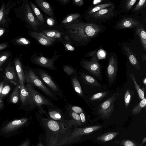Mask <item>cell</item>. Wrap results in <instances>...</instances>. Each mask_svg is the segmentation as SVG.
I'll list each match as a JSON object with an SVG mask.
<instances>
[{
	"instance_id": "6da1fadb",
	"label": "cell",
	"mask_w": 146,
	"mask_h": 146,
	"mask_svg": "<svg viewBox=\"0 0 146 146\" xmlns=\"http://www.w3.org/2000/svg\"><path fill=\"white\" fill-rule=\"evenodd\" d=\"M63 26L67 41L77 47L86 46L106 29L102 25L84 22L80 18Z\"/></svg>"
},
{
	"instance_id": "7a4b0ae2",
	"label": "cell",
	"mask_w": 146,
	"mask_h": 146,
	"mask_svg": "<svg viewBox=\"0 0 146 146\" xmlns=\"http://www.w3.org/2000/svg\"><path fill=\"white\" fill-rule=\"evenodd\" d=\"M15 16L23 21L29 29L36 31L40 25L34 15L28 0H19L14 9Z\"/></svg>"
},
{
	"instance_id": "3957f363",
	"label": "cell",
	"mask_w": 146,
	"mask_h": 146,
	"mask_svg": "<svg viewBox=\"0 0 146 146\" xmlns=\"http://www.w3.org/2000/svg\"><path fill=\"white\" fill-rule=\"evenodd\" d=\"M25 82L35 87L46 95L51 99L58 101L57 97L47 87L42 81L35 73L33 69L28 66H24Z\"/></svg>"
},
{
	"instance_id": "277c9868",
	"label": "cell",
	"mask_w": 146,
	"mask_h": 146,
	"mask_svg": "<svg viewBox=\"0 0 146 146\" xmlns=\"http://www.w3.org/2000/svg\"><path fill=\"white\" fill-rule=\"evenodd\" d=\"M33 70L44 84L55 95L64 101L66 100L63 91L50 74L45 70L40 68L33 69Z\"/></svg>"
},
{
	"instance_id": "5b68a950",
	"label": "cell",
	"mask_w": 146,
	"mask_h": 146,
	"mask_svg": "<svg viewBox=\"0 0 146 146\" xmlns=\"http://www.w3.org/2000/svg\"><path fill=\"white\" fill-rule=\"evenodd\" d=\"M25 88L30 94L35 104V108L40 113H45L44 106H56L51 101L42 95L31 84L26 83Z\"/></svg>"
},
{
	"instance_id": "8992f818",
	"label": "cell",
	"mask_w": 146,
	"mask_h": 146,
	"mask_svg": "<svg viewBox=\"0 0 146 146\" xmlns=\"http://www.w3.org/2000/svg\"><path fill=\"white\" fill-rule=\"evenodd\" d=\"M116 14L114 6L102 9L86 17L88 22L101 23L110 20Z\"/></svg>"
},
{
	"instance_id": "52a82bcc",
	"label": "cell",
	"mask_w": 146,
	"mask_h": 146,
	"mask_svg": "<svg viewBox=\"0 0 146 146\" xmlns=\"http://www.w3.org/2000/svg\"><path fill=\"white\" fill-rule=\"evenodd\" d=\"M60 56V54H54L52 57L48 58L44 56L42 54H34L30 59L31 62L33 64L51 70L57 71L58 69L54 65V62Z\"/></svg>"
},
{
	"instance_id": "ba28073f",
	"label": "cell",
	"mask_w": 146,
	"mask_h": 146,
	"mask_svg": "<svg viewBox=\"0 0 146 146\" xmlns=\"http://www.w3.org/2000/svg\"><path fill=\"white\" fill-rule=\"evenodd\" d=\"M16 5V2L13 0H9L7 2L1 1L0 7V27L9 28L12 21L9 16V13Z\"/></svg>"
},
{
	"instance_id": "9c48e42d",
	"label": "cell",
	"mask_w": 146,
	"mask_h": 146,
	"mask_svg": "<svg viewBox=\"0 0 146 146\" xmlns=\"http://www.w3.org/2000/svg\"><path fill=\"white\" fill-rule=\"evenodd\" d=\"M20 96L21 105L18 109L27 111L35 110L36 108L35 103L30 94L25 88V85L21 86Z\"/></svg>"
},
{
	"instance_id": "30bf717a",
	"label": "cell",
	"mask_w": 146,
	"mask_h": 146,
	"mask_svg": "<svg viewBox=\"0 0 146 146\" xmlns=\"http://www.w3.org/2000/svg\"><path fill=\"white\" fill-rule=\"evenodd\" d=\"M80 63L82 67L90 73L98 78L100 77V66L96 55L93 56L90 60L82 59Z\"/></svg>"
},
{
	"instance_id": "8fae6325",
	"label": "cell",
	"mask_w": 146,
	"mask_h": 146,
	"mask_svg": "<svg viewBox=\"0 0 146 146\" xmlns=\"http://www.w3.org/2000/svg\"><path fill=\"white\" fill-rule=\"evenodd\" d=\"M117 94H113L102 102L98 107V113L103 118H109L114 110V104L116 100Z\"/></svg>"
},
{
	"instance_id": "7c38bea8",
	"label": "cell",
	"mask_w": 146,
	"mask_h": 146,
	"mask_svg": "<svg viewBox=\"0 0 146 146\" xmlns=\"http://www.w3.org/2000/svg\"><path fill=\"white\" fill-rule=\"evenodd\" d=\"M3 74L2 75L7 79L13 83L15 86H20L18 77L14 64L11 62H8L3 67Z\"/></svg>"
},
{
	"instance_id": "4fadbf2b",
	"label": "cell",
	"mask_w": 146,
	"mask_h": 146,
	"mask_svg": "<svg viewBox=\"0 0 146 146\" xmlns=\"http://www.w3.org/2000/svg\"><path fill=\"white\" fill-rule=\"evenodd\" d=\"M28 120L27 118H23L10 121L2 128V131L5 134L13 132L19 129L27 122Z\"/></svg>"
},
{
	"instance_id": "5bb4252c",
	"label": "cell",
	"mask_w": 146,
	"mask_h": 146,
	"mask_svg": "<svg viewBox=\"0 0 146 146\" xmlns=\"http://www.w3.org/2000/svg\"><path fill=\"white\" fill-rule=\"evenodd\" d=\"M28 33L31 37L35 39L39 44L43 46H49L56 42L55 40L48 37L40 32L29 30Z\"/></svg>"
},
{
	"instance_id": "9a60e30c",
	"label": "cell",
	"mask_w": 146,
	"mask_h": 146,
	"mask_svg": "<svg viewBox=\"0 0 146 146\" xmlns=\"http://www.w3.org/2000/svg\"><path fill=\"white\" fill-rule=\"evenodd\" d=\"M141 23L138 20L131 17H124L119 20L116 23L115 28L117 29L132 28L137 27Z\"/></svg>"
},
{
	"instance_id": "2e32d148",
	"label": "cell",
	"mask_w": 146,
	"mask_h": 146,
	"mask_svg": "<svg viewBox=\"0 0 146 146\" xmlns=\"http://www.w3.org/2000/svg\"><path fill=\"white\" fill-rule=\"evenodd\" d=\"M117 62L116 58L114 55L110 57L107 68V72L109 81L112 82L117 74Z\"/></svg>"
},
{
	"instance_id": "e0dca14e",
	"label": "cell",
	"mask_w": 146,
	"mask_h": 146,
	"mask_svg": "<svg viewBox=\"0 0 146 146\" xmlns=\"http://www.w3.org/2000/svg\"><path fill=\"white\" fill-rule=\"evenodd\" d=\"M40 33L50 38L55 40L57 42H62L65 40V33L56 29L43 30Z\"/></svg>"
},
{
	"instance_id": "ac0fdd59",
	"label": "cell",
	"mask_w": 146,
	"mask_h": 146,
	"mask_svg": "<svg viewBox=\"0 0 146 146\" xmlns=\"http://www.w3.org/2000/svg\"><path fill=\"white\" fill-rule=\"evenodd\" d=\"M13 64L18 77L20 86H25V75L24 67L21 58L18 57H15L13 60Z\"/></svg>"
},
{
	"instance_id": "d6986e66",
	"label": "cell",
	"mask_w": 146,
	"mask_h": 146,
	"mask_svg": "<svg viewBox=\"0 0 146 146\" xmlns=\"http://www.w3.org/2000/svg\"><path fill=\"white\" fill-rule=\"evenodd\" d=\"M34 2L40 9L48 17L54 18V15L50 4L44 0H35Z\"/></svg>"
},
{
	"instance_id": "ffe728a7",
	"label": "cell",
	"mask_w": 146,
	"mask_h": 146,
	"mask_svg": "<svg viewBox=\"0 0 146 146\" xmlns=\"http://www.w3.org/2000/svg\"><path fill=\"white\" fill-rule=\"evenodd\" d=\"M124 49L131 63L137 70L140 68L139 63L138 59L131 50L128 47L125 46Z\"/></svg>"
},
{
	"instance_id": "44dd1931",
	"label": "cell",
	"mask_w": 146,
	"mask_h": 146,
	"mask_svg": "<svg viewBox=\"0 0 146 146\" xmlns=\"http://www.w3.org/2000/svg\"><path fill=\"white\" fill-rule=\"evenodd\" d=\"M136 33L138 36L143 49L146 50V32L142 24L136 27Z\"/></svg>"
},
{
	"instance_id": "7402d4cb",
	"label": "cell",
	"mask_w": 146,
	"mask_h": 146,
	"mask_svg": "<svg viewBox=\"0 0 146 146\" xmlns=\"http://www.w3.org/2000/svg\"><path fill=\"white\" fill-rule=\"evenodd\" d=\"M48 113L52 118L56 120L60 119L62 117V111L56 106H47Z\"/></svg>"
},
{
	"instance_id": "603a6c76",
	"label": "cell",
	"mask_w": 146,
	"mask_h": 146,
	"mask_svg": "<svg viewBox=\"0 0 146 146\" xmlns=\"http://www.w3.org/2000/svg\"><path fill=\"white\" fill-rule=\"evenodd\" d=\"M77 76L76 72L71 76L70 77L71 82L75 92L80 96L82 97L83 96V92Z\"/></svg>"
},
{
	"instance_id": "cb8c5ba5",
	"label": "cell",
	"mask_w": 146,
	"mask_h": 146,
	"mask_svg": "<svg viewBox=\"0 0 146 146\" xmlns=\"http://www.w3.org/2000/svg\"><path fill=\"white\" fill-rule=\"evenodd\" d=\"M113 6H114V4L111 3L99 4L93 7L88 9L85 14V17L86 18L90 15L102 9Z\"/></svg>"
},
{
	"instance_id": "d4e9b609",
	"label": "cell",
	"mask_w": 146,
	"mask_h": 146,
	"mask_svg": "<svg viewBox=\"0 0 146 146\" xmlns=\"http://www.w3.org/2000/svg\"><path fill=\"white\" fill-rule=\"evenodd\" d=\"M29 3L34 15L39 22L40 25H42L44 22V19L42 14L34 3L31 1Z\"/></svg>"
},
{
	"instance_id": "484cf974",
	"label": "cell",
	"mask_w": 146,
	"mask_h": 146,
	"mask_svg": "<svg viewBox=\"0 0 146 146\" xmlns=\"http://www.w3.org/2000/svg\"><path fill=\"white\" fill-rule=\"evenodd\" d=\"M80 77L83 82L87 84L92 86H100V85L99 83L94 78L90 76L81 73Z\"/></svg>"
},
{
	"instance_id": "4316f807",
	"label": "cell",
	"mask_w": 146,
	"mask_h": 146,
	"mask_svg": "<svg viewBox=\"0 0 146 146\" xmlns=\"http://www.w3.org/2000/svg\"><path fill=\"white\" fill-rule=\"evenodd\" d=\"M20 85L15 86L9 96V102L10 103L16 104L18 102L20 99Z\"/></svg>"
},
{
	"instance_id": "83f0119b",
	"label": "cell",
	"mask_w": 146,
	"mask_h": 146,
	"mask_svg": "<svg viewBox=\"0 0 146 146\" xmlns=\"http://www.w3.org/2000/svg\"><path fill=\"white\" fill-rule=\"evenodd\" d=\"M10 42L13 45L19 46H28L31 43L29 40L21 36H18L14 38L11 40Z\"/></svg>"
},
{
	"instance_id": "f1b7e54d",
	"label": "cell",
	"mask_w": 146,
	"mask_h": 146,
	"mask_svg": "<svg viewBox=\"0 0 146 146\" xmlns=\"http://www.w3.org/2000/svg\"><path fill=\"white\" fill-rule=\"evenodd\" d=\"M119 133L117 132H109L98 136L96 139L97 140L103 142H106L114 139Z\"/></svg>"
},
{
	"instance_id": "f546056e",
	"label": "cell",
	"mask_w": 146,
	"mask_h": 146,
	"mask_svg": "<svg viewBox=\"0 0 146 146\" xmlns=\"http://www.w3.org/2000/svg\"><path fill=\"white\" fill-rule=\"evenodd\" d=\"M80 14L78 13H71L68 15L60 23L63 25L70 23L72 21L80 19Z\"/></svg>"
},
{
	"instance_id": "4dcf8cb0",
	"label": "cell",
	"mask_w": 146,
	"mask_h": 146,
	"mask_svg": "<svg viewBox=\"0 0 146 146\" xmlns=\"http://www.w3.org/2000/svg\"><path fill=\"white\" fill-rule=\"evenodd\" d=\"M12 52L6 50L0 53V71H2L5 63L11 55Z\"/></svg>"
},
{
	"instance_id": "1f68e13d",
	"label": "cell",
	"mask_w": 146,
	"mask_h": 146,
	"mask_svg": "<svg viewBox=\"0 0 146 146\" xmlns=\"http://www.w3.org/2000/svg\"><path fill=\"white\" fill-rule=\"evenodd\" d=\"M12 84L14 85L10 81H7L4 86L0 94V98L3 100L5 97L9 94L12 88L11 86Z\"/></svg>"
},
{
	"instance_id": "d6a6232c",
	"label": "cell",
	"mask_w": 146,
	"mask_h": 146,
	"mask_svg": "<svg viewBox=\"0 0 146 146\" xmlns=\"http://www.w3.org/2000/svg\"><path fill=\"white\" fill-rule=\"evenodd\" d=\"M129 76L133 82L139 97L142 100L145 98L144 92L141 89L139 86L137 84L133 74L132 73H130L129 74Z\"/></svg>"
},
{
	"instance_id": "836d02e7",
	"label": "cell",
	"mask_w": 146,
	"mask_h": 146,
	"mask_svg": "<svg viewBox=\"0 0 146 146\" xmlns=\"http://www.w3.org/2000/svg\"><path fill=\"white\" fill-rule=\"evenodd\" d=\"M146 105V99L145 97L132 109V113L135 115L139 113L141 110L145 107Z\"/></svg>"
},
{
	"instance_id": "e575fe53",
	"label": "cell",
	"mask_w": 146,
	"mask_h": 146,
	"mask_svg": "<svg viewBox=\"0 0 146 146\" xmlns=\"http://www.w3.org/2000/svg\"><path fill=\"white\" fill-rule=\"evenodd\" d=\"M108 93L106 92H100L93 94L90 98L91 101L98 100L102 99Z\"/></svg>"
},
{
	"instance_id": "d590c367",
	"label": "cell",
	"mask_w": 146,
	"mask_h": 146,
	"mask_svg": "<svg viewBox=\"0 0 146 146\" xmlns=\"http://www.w3.org/2000/svg\"><path fill=\"white\" fill-rule=\"evenodd\" d=\"M63 68L64 73L68 76H72L76 72V70L70 66L63 65Z\"/></svg>"
},
{
	"instance_id": "8d00e7d4",
	"label": "cell",
	"mask_w": 146,
	"mask_h": 146,
	"mask_svg": "<svg viewBox=\"0 0 146 146\" xmlns=\"http://www.w3.org/2000/svg\"><path fill=\"white\" fill-rule=\"evenodd\" d=\"M47 126L49 128L53 131L58 130L59 129L58 123L53 120H48L47 122Z\"/></svg>"
},
{
	"instance_id": "74e56055",
	"label": "cell",
	"mask_w": 146,
	"mask_h": 146,
	"mask_svg": "<svg viewBox=\"0 0 146 146\" xmlns=\"http://www.w3.org/2000/svg\"><path fill=\"white\" fill-rule=\"evenodd\" d=\"M66 109L69 110H71L77 114L83 113L82 109L80 107L70 105H68L66 106Z\"/></svg>"
},
{
	"instance_id": "f35d334b",
	"label": "cell",
	"mask_w": 146,
	"mask_h": 146,
	"mask_svg": "<svg viewBox=\"0 0 146 146\" xmlns=\"http://www.w3.org/2000/svg\"><path fill=\"white\" fill-rule=\"evenodd\" d=\"M62 43L64 45L65 50L70 51L75 50L74 46L70 41L64 40Z\"/></svg>"
},
{
	"instance_id": "ab89813d",
	"label": "cell",
	"mask_w": 146,
	"mask_h": 146,
	"mask_svg": "<svg viewBox=\"0 0 146 146\" xmlns=\"http://www.w3.org/2000/svg\"><path fill=\"white\" fill-rule=\"evenodd\" d=\"M146 0H140L134 8L133 11H138L144 8L146 6Z\"/></svg>"
},
{
	"instance_id": "60d3db41",
	"label": "cell",
	"mask_w": 146,
	"mask_h": 146,
	"mask_svg": "<svg viewBox=\"0 0 146 146\" xmlns=\"http://www.w3.org/2000/svg\"><path fill=\"white\" fill-rule=\"evenodd\" d=\"M131 98V95L129 91L127 89L125 93L124 97V100L125 105L126 108L129 106Z\"/></svg>"
},
{
	"instance_id": "b9f144b4",
	"label": "cell",
	"mask_w": 146,
	"mask_h": 146,
	"mask_svg": "<svg viewBox=\"0 0 146 146\" xmlns=\"http://www.w3.org/2000/svg\"><path fill=\"white\" fill-rule=\"evenodd\" d=\"M136 1V0H126L125 7V9L127 10H130Z\"/></svg>"
},
{
	"instance_id": "7bdbcfd3",
	"label": "cell",
	"mask_w": 146,
	"mask_h": 146,
	"mask_svg": "<svg viewBox=\"0 0 146 146\" xmlns=\"http://www.w3.org/2000/svg\"><path fill=\"white\" fill-rule=\"evenodd\" d=\"M0 78V95L5 85L8 80L3 75H2Z\"/></svg>"
},
{
	"instance_id": "ee69618b",
	"label": "cell",
	"mask_w": 146,
	"mask_h": 146,
	"mask_svg": "<svg viewBox=\"0 0 146 146\" xmlns=\"http://www.w3.org/2000/svg\"><path fill=\"white\" fill-rule=\"evenodd\" d=\"M121 145L122 146H137L133 142L128 140L122 141L121 142Z\"/></svg>"
},
{
	"instance_id": "f6af8a7d",
	"label": "cell",
	"mask_w": 146,
	"mask_h": 146,
	"mask_svg": "<svg viewBox=\"0 0 146 146\" xmlns=\"http://www.w3.org/2000/svg\"><path fill=\"white\" fill-rule=\"evenodd\" d=\"M46 22L48 25L51 27L53 26L55 23L54 19L48 17L46 18Z\"/></svg>"
},
{
	"instance_id": "bcb514c9",
	"label": "cell",
	"mask_w": 146,
	"mask_h": 146,
	"mask_svg": "<svg viewBox=\"0 0 146 146\" xmlns=\"http://www.w3.org/2000/svg\"><path fill=\"white\" fill-rule=\"evenodd\" d=\"M69 111L72 117L76 121L80 123L81 120L80 115L78 114L71 110H69Z\"/></svg>"
},
{
	"instance_id": "7dc6e473",
	"label": "cell",
	"mask_w": 146,
	"mask_h": 146,
	"mask_svg": "<svg viewBox=\"0 0 146 146\" xmlns=\"http://www.w3.org/2000/svg\"><path fill=\"white\" fill-rule=\"evenodd\" d=\"M72 2L74 5L79 7L82 6L84 3L83 0H73Z\"/></svg>"
},
{
	"instance_id": "c3c4849f",
	"label": "cell",
	"mask_w": 146,
	"mask_h": 146,
	"mask_svg": "<svg viewBox=\"0 0 146 146\" xmlns=\"http://www.w3.org/2000/svg\"><path fill=\"white\" fill-rule=\"evenodd\" d=\"M9 44L7 42H4L0 43V51L5 49L9 47Z\"/></svg>"
},
{
	"instance_id": "681fc988",
	"label": "cell",
	"mask_w": 146,
	"mask_h": 146,
	"mask_svg": "<svg viewBox=\"0 0 146 146\" xmlns=\"http://www.w3.org/2000/svg\"><path fill=\"white\" fill-rule=\"evenodd\" d=\"M97 50V49H96L94 51L88 52L84 56V57H85L90 56L92 57L96 55V54Z\"/></svg>"
},
{
	"instance_id": "f907efd6",
	"label": "cell",
	"mask_w": 146,
	"mask_h": 146,
	"mask_svg": "<svg viewBox=\"0 0 146 146\" xmlns=\"http://www.w3.org/2000/svg\"><path fill=\"white\" fill-rule=\"evenodd\" d=\"M63 5H66L70 3L71 0H56Z\"/></svg>"
},
{
	"instance_id": "816d5d0a",
	"label": "cell",
	"mask_w": 146,
	"mask_h": 146,
	"mask_svg": "<svg viewBox=\"0 0 146 146\" xmlns=\"http://www.w3.org/2000/svg\"><path fill=\"white\" fill-rule=\"evenodd\" d=\"M80 116L81 121L82 123H84L86 121V119L84 114L83 113H80Z\"/></svg>"
},
{
	"instance_id": "f5cc1de1",
	"label": "cell",
	"mask_w": 146,
	"mask_h": 146,
	"mask_svg": "<svg viewBox=\"0 0 146 146\" xmlns=\"http://www.w3.org/2000/svg\"><path fill=\"white\" fill-rule=\"evenodd\" d=\"M6 30L7 29L6 28L3 27H0V37L5 33Z\"/></svg>"
},
{
	"instance_id": "db71d44e",
	"label": "cell",
	"mask_w": 146,
	"mask_h": 146,
	"mask_svg": "<svg viewBox=\"0 0 146 146\" xmlns=\"http://www.w3.org/2000/svg\"><path fill=\"white\" fill-rule=\"evenodd\" d=\"M4 107L5 105L3 102V100L0 98V111L3 110Z\"/></svg>"
},
{
	"instance_id": "11a10c76",
	"label": "cell",
	"mask_w": 146,
	"mask_h": 146,
	"mask_svg": "<svg viewBox=\"0 0 146 146\" xmlns=\"http://www.w3.org/2000/svg\"><path fill=\"white\" fill-rule=\"evenodd\" d=\"M102 1L101 0H94L93 1V4L94 5H98V4Z\"/></svg>"
},
{
	"instance_id": "9f6ffc18",
	"label": "cell",
	"mask_w": 146,
	"mask_h": 146,
	"mask_svg": "<svg viewBox=\"0 0 146 146\" xmlns=\"http://www.w3.org/2000/svg\"><path fill=\"white\" fill-rule=\"evenodd\" d=\"M142 59L143 61H146V56L145 55H142L141 56Z\"/></svg>"
},
{
	"instance_id": "6f0895ef",
	"label": "cell",
	"mask_w": 146,
	"mask_h": 146,
	"mask_svg": "<svg viewBox=\"0 0 146 146\" xmlns=\"http://www.w3.org/2000/svg\"><path fill=\"white\" fill-rule=\"evenodd\" d=\"M100 54L102 57L104 56L105 55L104 53L103 52V51H101V52L100 51Z\"/></svg>"
},
{
	"instance_id": "680465c9",
	"label": "cell",
	"mask_w": 146,
	"mask_h": 146,
	"mask_svg": "<svg viewBox=\"0 0 146 146\" xmlns=\"http://www.w3.org/2000/svg\"><path fill=\"white\" fill-rule=\"evenodd\" d=\"M27 142H25L22 144L20 146H27Z\"/></svg>"
},
{
	"instance_id": "91938a15",
	"label": "cell",
	"mask_w": 146,
	"mask_h": 146,
	"mask_svg": "<svg viewBox=\"0 0 146 146\" xmlns=\"http://www.w3.org/2000/svg\"><path fill=\"white\" fill-rule=\"evenodd\" d=\"M146 141V137H145L143 139L142 141V143H144Z\"/></svg>"
},
{
	"instance_id": "94428289",
	"label": "cell",
	"mask_w": 146,
	"mask_h": 146,
	"mask_svg": "<svg viewBox=\"0 0 146 146\" xmlns=\"http://www.w3.org/2000/svg\"><path fill=\"white\" fill-rule=\"evenodd\" d=\"M143 84L146 85V78L145 77V78H144L143 80Z\"/></svg>"
}]
</instances>
